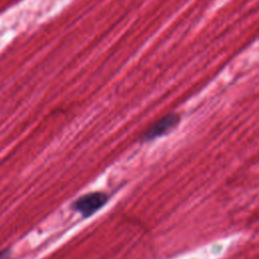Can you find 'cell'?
Returning a JSON list of instances; mask_svg holds the SVG:
<instances>
[{
    "label": "cell",
    "instance_id": "6da1fadb",
    "mask_svg": "<svg viewBox=\"0 0 259 259\" xmlns=\"http://www.w3.org/2000/svg\"><path fill=\"white\" fill-rule=\"evenodd\" d=\"M109 196L100 191L86 193L72 203V208L79 212L83 218H87L98 211L108 201Z\"/></svg>",
    "mask_w": 259,
    "mask_h": 259
},
{
    "label": "cell",
    "instance_id": "7a4b0ae2",
    "mask_svg": "<svg viewBox=\"0 0 259 259\" xmlns=\"http://www.w3.org/2000/svg\"><path fill=\"white\" fill-rule=\"evenodd\" d=\"M180 121V115L177 113H169L163 118L159 119L153 125H151L143 135L142 141L149 142L158 137L167 134L169 131L174 128Z\"/></svg>",
    "mask_w": 259,
    "mask_h": 259
},
{
    "label": "cell",
    "instance_id": "3957f363",
    "mask_svg": "<svg viewBox=\"0 0 259 259\" xmlns=\"http://www.w3.org/2000/svg\"><path fill=\"white\" fill-rule=\"evenodd\" d=\"M0 259H10V252L8 250H3L0 252Z\"/></svg>",
    "mask_w": 259,
    "mask_h": 259
}]
</instances>
